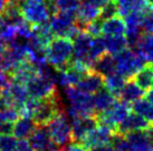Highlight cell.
<instances>
[{"label": "cell", "mask_w": 153, "mask_h": 151, "mask_svg": "<svg viewBox=\"0 0 153 151\" xmlns=\"http://www.w3.org/2000/svg\"><path fill=\"white\" fill-rule=\"evenodd\" d=\"M66 108L65 112L71 119L77 117H85L95 114L93 108L92 95L81 91L77 87H66L64 88Z\"/></svg>", "instance_id": "6da1fadb"}, {"label": "cell", "mask_w": 153, "mask_h": 151, "mask_svg": "<svg viewBox=\"0 0 153 151\" xmlns=\"http://www.w3.org/2000/svg\"><path fill=\"white\" fill-rule=\"evenodd\" d=\"M47 62L56 70H63L73 58L72 40L65 37H54L46 46Z\"/></svg>", "instance_id": "7a4b0ae2"}, {"label": "cell", "mask_w": 153, "mask_h": 151, "mask_svg": "<svg viewBox=\"0 0 153 151\" xmlns=\"http://www.w3.org/2000/svg\"><path fill=\"white\" fill-rule=\"evenodd\" d=\"M113 57H114L116 71L124 76L126 79H132L136 72L146 65L142 56L135 49H132L128 47Z\"/></svg>", "instance_id": "3957f363"}, {"label": "cell", "mask_w": 153, "mask_h": 151, "mask_svg": "<svg viewBox=\"0 0 153 151\" xmlns=\"http://www.w3.org/2000/svg\"><path fill=\"white\" fill-rule=\"evenodd\" d=\"M51 138L55 146L59 149H64L68 143L73 141L71 120L65 111H60L46 125Z\"/></svg>", "instance_id": "277c9868"}, {"label": "cell", "mask_w": 153, "mask_h": 151, "mask_svg": "<svg viewBox=\"0 0 153 151\" xmlns=\"http://www.w3.org/2000/svg\"><path fill=\"white\" fill-rule=\"evenodd\" d=\"M75 21L76 13L57 11L51 16V19H48V23L54 37H65L73 40L81 32Z\"/></svg>", "instance_id": "5b68a950"}, {"label": "cell", "mask_w": 153, "mask_h": 151, "mask_svg": "<svg viewBox=\"0 0 153 151\" xmlns=\"http://www.w3.org/2000/svg\"><path fill=\"white\" fill-rule=\"evenodd\" d=\"M20 8L22 18L31 26L48 21L51 11L46 0H16Z\"/></svg>", "instance_id": "8992f818"}, {"label": "cell", "mask_w": 153, "mask_h": 151, "mask_svg": "<svg viewBox=\"0 0 153 151\" xmlns=\"http://www.w3.org/2000/svg\"><path fill=\"white\" fill-rule=\"evenodd\" d=\"M130 112V105L121 100H116L108 109L100 113H96V119L98 123H102L110 127L111 129L116 130V127Z\"/></svg>", "instance_id": "52a82bcc"}, {"label": "cell", "mask_w": 153, "mask_h": 151, "mask_svg": "<svg viewBox=\"0 0 153 151\" xmlns=\"http://www.w3.org/2000/svg\"><path fill=\"white\" fill-rule=\"evenodd\" d=\"M114 132L115 131L111 129L110 127L102 123H97V126L89 131L79 143H82L86 149L101 146V144H108Z\"/></svg>", "instance_id": "ba28073f"}, {"label": "cell", "mask_w": 153, "mask_h": 151, "mask_svg": "<svg viewBox=\"0 0 153 151\" xmlns=\"http://www.w3.org/2000/svg\"><path fill=\"white\" fill-rule=\"evenodd\" d=\"M92 36L86 31H81L76 37L72 40L73 43V58L72 60L84 61L92 68L93 62L88 59L89 47L92 41Z\"/></svg>", "instance_id": "9c48e42d"}, {"label": "cell", "mask_w": 153, "mask_h": 151, "mask_svg": "<svg viewBox=\"0 0 153 151\" xmlns=\"http://www.w3.org/2000/svg\"><path fill=\"white\" fill-rule=\"evenodd\" d=\"M1 93L7 98L10 106H13L19 110L29 97L27 88H26V84L13 81L11 79L9 80L8 84L4 87Z\"/></svg>", "instance_id": "30bf717a"}, {"label": "cell", "mask_w": 153, "mask_h": 151, "mask_svg": "<svg viewBox=\"0 0 153 151\" xmlns=\"http://www.w3.org/2000/svg\"><path fill=\"white\" fill-rule=\"evenodd\" d=\"M96 116H85V117H77L71 119V130H72L73 141L81 142L86 134L93 128L97 126Z\"/></svg>", "instance_id": "8fae6325"}, {"label": "cell", "mask_w": 153, "mask_h": 151, "mask_svg": "<svg viewBox=\"0 0 153 151\" xmlns=\"http://www.w3.org/2000/svg\"><path fill=\"white\" fill-rule=\"evenodd\" d=\"M28 142L34 151H53L57 148L51 140L47 126L37 125L33 133L28 138Z\"/></svg>", "instance_id": "7c38bea8"}, {"label": "cell", "mask_w": 153, "mask_h": 151, "mask_svg": "<svg viewBox=\"0 0 153 151\" xmlns=\"http://www.w3.org/2000/svg\"><path fill=\"white\" fill-rule=\"evenodd\" d=\"M151 125H152V122H150L149 120H146L140 114L135 112H128V116L116 127L115 131L122 134H126L128 132H133V131L148 130Z\"/></svg>", "instance_id": "4fadbf2b"}, {"label": "cell", "mask_w": 153, "mask_h": 151, "mask_svg": "<svg viewBox=\"0 0 153 151\" xmlns=\"http://www.w3.org/2000/svg\"><path fill=\"white\" fill-rule=\"evenodd\" d=\"M125 137L128 140V151H153L146 130L128 132Z\"/></svg>", "instance_id": "5bb4252c"}, {"label": "cell", "mask_w": 153, "mask_h": 151, "mask_svg": "<svg viewBox=\"0 0 153 151\" xmlns=\"http://www.w3.org/2000/svg\"><path fill=\"white\" fill-rule=\"evenodd\" d=\"M75 87H77L83 92L93 95L104 87V78L95 71L91 70L82 77V79Z\"/></svg>", "instance_id": "9a60e30c"}, {"label": "cell", "mask_w": 153, "mask_h": 151, "mask_svg": "<svg viewBox=\"0 0 153 151\" xmlns=\"http://www.w3.org/2000/svg\"><path fill=\"white\" fill-rule=\"evenodd\" d=\"M36 127H37V123L35 122L33 117L20 114V117L13 122L11 134H13L19 140H27Z\"/></svg>", "instance_id": "2e32d148"}, {"label": "cell", "mask_w": 153, "mask_h": 151, "mask_svg": "<svg viewBox=\"0 0 153 151\" xmlns=\"http://www.w3.org/2000/svg\"><path fill=\"white\" fill-rule=\"evenodd\" d=\"M145 91L141 88L140 86H137L135 84V81L133 79H128V81L125 82L124 87L119 93V98L121 101H123L128 105H132L133 102H135L136 100H139L141 98L144 97Z\"/></svg>", "instance_id": "e0dca14e"}, {"label": "cell", "mask_w": 153, "mask_h": 151, "mask_svg": "<svg viewBox=\"0 0 153 151\" xmlns=\"http://www.w3.org/2000/svg\"><path fill=\"white\" fill-rule=\"evenodd\" d=\"M92 101H93L94 111L96 114L108 109L116 101V97L110 92L106 88H101L98 91L92 95Z\"/></svg>", "instance_id": "ac0fdd59"}, {"label": "cell", "mask_w": 153, "mask_h": 151, "mask_svg": "<svg viewBox=\"0 0 153 151\" xmlns=\"http://www.w3.org/2000/svg\"><path fill=\"white\" fill-rule=\"evenodd\" d=\"M119 16L122 18L133 12H143L149 7L145 0H115Z\"/></svg>", "instance_id": "d6986e66"}, {"label": "cell", "mask_w": 153, "mask_h": 151, "mask_svg": "<svg viewBox=\"0 0 153 151\" xmlns=\"http://www.w3.org/2000/svg\"><path fill=\"white\" fill-rule=\"evenodd\" d=\"M101 32L103 36H124L125 22L121 16H114L102 21Z\"/></svg>", "instance_id": "ffe728a7"}, {"label": "cell", "mask_w": 153, "mask_h": 151, "mask_svg": "<svg viewBox=\"0 0 153 151\" xmlns=\"http://www.w3.org/2000/svg\"><path fill=\"white\" fill-rule=\"evenodd\" d=\"M92 70L98 75H101L103 78L115 72L116 69H115L114 57L105 52L104 55H102L100 58H97L94 61L93 66H92Z\"/></svg>", "instance_id": "44dd1931"}, {"label": "cell", "mask_w": 153, "mask_h": 151, "mask_svg": "<svg viewBox=\"0 0 153 151\" xmlns=\"http://www.w3.org/2000/svg\"><path fill=\"white\" fill-rule=\"evenodd\" d=\"M132 79L144 91H148L149 89L153 88V65L146 63L136 72Z\"/></svg>", "instance_id": "7402d4cb"}, {"label": "cell", "mask_w": 153, "mask_h": 151, "mask_svg": "<svg viewBox=\"0 0 153 151\" xmlns=\"http://www.w3.org/2000/svg\"><path fill=\"white\" fill-rule=\"evenodd\" d=\"M104 47L105 52L114 56L119 54L120 51L128 48V41L125 36H104Z\"/></svg>", "instance_id": "603a6c76"}, {"label": "cell", "mask_w": 153, "mask_h": 151, "mask_svg": "<svg viewBox=\"0 0 153 151\" xmlns=\"http://www.w3.org/2000/svg\"><path fill=\"white\" fill-rule=\"evenodd\" d=\"M135 50L142 56L146 63L153 65V34H145L136 46Z\"/></svg>", "instance_id": "cb8c5ba5"}, {"label": "cell", "mask_w": 153, "mask_h": 151, "mask_svg": "<svg viewBox=\"0 0 153 151\" xmlns=\"http://www.w3.org/2000/svg\"><path fill=\"white\" fill-rule=\"evenodd\" d=\"M126 81H128V79L124 76H122L117 71H115L111 75L106 76V77H104V87L117 98L120 91L122 90Z\"/></svg>", "instance_id": "d4e9b609"}, {"label": "cell", "mask_w": 153, "mask_h": 151, "mask_svg": "<svg viewBox=\"0 0 153 151\" xmlns=\"http://www.w3.org/2000/svg\"><path fill=\"white\" fill-rule=\"evenodd\" d=\"M133 112L137 113L153 123V105L145 98H141L132 103Z\"/></svg>", "instance_id": "484cf974"}, {"label": "cell", "mask_w": 153, "mask_h": 151, "mask_svg": "<svg viewBox=\"0 0 153 151\" xmlns=\"http://www.w3.org/2000/svg\"><path fill=\"white\" fill-rule=\"evenodd\" d=\"M104 54H105V47H104L103 37H101V36L93 37L92 41H91V47H89L88 59L92 62H94L96 59L100 58Z\"/></svg>", "instance_id": "4316f807"}, {"label": "cell", "mask_w": 153, "mask_h": 151, "mask_svg": "<svg viewBox=\"0 0 153 151\" xmlns=\"http://www.w3.org/2000/svg\"><path fill=\"white\" fill-rule=\"evenodd\" d=\"M53 2L55 6L56 12L64 11V12L76 13L81 0H53Z\"/></svg>", "instance_id": "83f0119b"}, {"label": "cell", "mask_w": 153, "mask_h": 151, "mask_svg": "<svg viewBox=\"0 0 153 151\" xmlns=\"http://www.w3.org/2000/svg\"><path fill=\"white\" fill-rule=\"evenodd\" d=\"M141 28L145 34H153V6H149L142 13Z\"/></svg>", "instance_id": "f1b7e54d"}, {"label": "cell", "mask_w": 153, "mask_h": 151, "mask_svg": "<svg viewBox=\"0 0 153 151\" xmlns=\"http://www.w3.org/2000/svg\"><path fill=\"white\" fill-rule=\"evenodd\" d=\"M19 117H20V110L13 106H9L2 111H0V118L2 122L13 123Z\"/></svg>", "instance_id": "f546056e"}, {"label": "cell", "mask_w": 153, "mask_h": 151, "mask_svg": "<svg viewBox=\"0 0 153 151\" xmlns=\"http://www.w3.org/2000/svg\"><path fill=\"white\" fill-rule=\"evenodd\" d=\"M117 15H119V12H117V7H116L115 0H110L101 8V13H100L98 18L101 20H105V19L112 18L114 16H117Z\"/></svg>", "instance_id": "4dcf8cb0"}, {"label": "cell", "mask_w": 153, "mask_h": 151, "mask_svg": "<svg viewBox=\"0 0 153 151\" xmlns=\"http://www.w3.org/2000/svg\"><path fill=\"white\" fill-rule=\"evenodd\" d=\"M18 143V139L13 134H1L0 151H13Z\"/></svg>", "instance_id": "1f68e13d"}, {"label": "cell", "mask_w": 153, "mask_h": 151, "mask_svg": "<svg viewBox=\"0 0 153 151\" xmlns=\"http://www.w3.org/2000/svg\"><path fill=\"white\" fill-rule=\"evenodd\" d=\"M63 151H87V149L82 143L72 141V142L68 143L67 146L63 149Z\"/></svg>", "instance_id": "d6a6232c"}, {"label": "cell", "mask_w": 153, "mask_h": 151, "mask_svg": "<svg viewBox=\"0 0 153 151\" xmlns=\"http://www.w3.org/2000/svg\"><path fill=\"white\" fill-rule=\"evenodd\" d=\"M13 151H34L27 140H19Z\"/></svg>", "instance_id": "836d02e7"}, {"label": "cell", "mask_w": 153, "mask_h": 151, "mask_svg": "<svg viewBox=\"0 0 153 151\" xmlns=\"http://www.w3.org/2000/svg\"><path fill=\"white\" fill-rule=\"evenodd\" d=\"M9 80H10V78H9L8 73H6V72L2 70V68L0 67V93L2 92V90L4 89V87L8 84Z\"/></svg>", "instance_id": "e575fe53"}, {"label": "cell", "mask_w": 153, "mask_h": 151, "mask_svg": "<svg viewBox=\"0 0 153 151\" xmlns=\"http://www.w3.org/2000/svg\"><path fill=\"white\" fill-rule=\"evenodd\" d=\"M87 151H113V148L108 143V144H101V146L89 148V149H87Z\"/></svg>", "instance_id": "d590c367"}, {"label": "cell", "mask_w": 153, "mask_h": 151, "mask_svg": "<svg viewBox=\"0 0 153 151\" xmlns=\"http://www.w3.org/2000/svg\"><path fill=\"white\" fill-rule=\"evenodd\" d=\"M9 106H10V103H9V101L7 100V98H6L2 93H0V111H2V110L6 109Z\"/></svg>", "instance_id": "8d00e7d4"}, {"label": "cell", "mask_w": 153, "mask_h": 151, "mask_svg": "<svg viewBox=\"0 0 153 151\" xmlns=\"http://www.w3.org/2000/svg\"><path fill=\"white\" fill-rule=\"evenodd\" d=\"M83 1H87L89 4H95V6H97L100 8H102L103 6L106 4V2H108L110 0H83Z\"/></svg>", "instance_id": "74e56055"}, {"label": "cell", "mask_w": 153, "mask_h": 151, "mask_svg": "<svg viewBox=\"0 0 153 151\" xmlns=\"http://www.w3.org/2000/svg\"><path fill=\"white\" fill-rule=\"evenodd\" d=\"M7 47H8L7 42L0 37V60H1V58H2V56H4V51H6V49H7Z\"/></svg>", "instance_id": "f35d334b"}, {"label": "cell", "mask_w": 153, "mask_h": 151, "mask_svg": "<svg viewBox=\"0 0 153 151\" xmlns=\"http://www.w3.org/2000/svg\"><path fill=\"white\" fill-rule=\"evenodd\" d=\"M145 99H148V100L151 102L153 105V88L149 89L148 90V92H146V96H145Z\"/></svg>", "instance_id": "ab89813d"}, {"label": "cell", "mask_w": 153, "mask_h": 151, "mask_svg": "<svg viewBox=\"0 0 153 151\" xmlns=\"http://www.w3.org/2000/svg\"><path fill=\"white\" fill-rule=\"evenodd\" d=\"M146 133L149 136L150 141H151V143H152V146H153V123L149 127V129L146 130Z\"/></svg>", "instance_id": "60d3db41"}, {"label": "cell", "mask_w": 153, "mask_h": 151, "mask_svg": "<svg viewBox=\"0 0 153 151\" xmlns=\"http://www.w3.org/2000/svg\"><path fill=\"white\" fill-rule=\"evenodd\" d=\"M9 1H11V0H0V13L2 12V10H4V6L8 4Z\"/></svg>", "instance_id": "b9f144b4"}, {"label": "cell", "mask_w": 153, "mask_h": 151, "mask_svg": "<svg viewBox=\"0 0 153 151\" xmlns=\"http://www.w3.org/2000/svg\"><path fill=\"white\" fill-rule=\"evenodd\" d=\"M145 1L149 6H153V0H145Z\"/></svg>", "instance_id": "7bdbcfd3"}, {"label": "cell", "mask_w": 153, "mask_h": 151, "mask_svg": "<svg viewBox=\"0 0 153 151\" xmlns=\"http://www.w3.org/2000/svg\"><path fill=\"white\" fill-rule=\"evenodd\" d=\"M1 125H2V120H1V118H0V128H1Z\"/></svg>", "instance_id": "ee69618b"}, {"label": "cell", "mask_w": 153, "mask_h": 151, "mask_svg": "<svg viewBox=\"0 0 153 151\" xmlns=\"http://www.w3.org/2000/svg\"><path fill=\"white\" fill-rule=\"evenodd\" d=\"M113 151H117V150H114V149H113Z\"/></svg>", "instance_id": "f6af8a7d"}]
</instances>
